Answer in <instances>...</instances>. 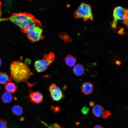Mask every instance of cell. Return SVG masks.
Returning a JSON list of instances; mask_svg holds the SVG:
<instances>
[{
  "label": "cell",
  "mask_w": 128,
  "mask_h": 128,
  "mask_svg": "<svg viewBox=\"0 0 128 128\" xmlns=\"http://www.w3.org/2000/svg\"><path fill=\"white\" fill-rule=\"evenodd\" d=\"M2 63V60L1 59V58H0V67L1 66Z\"/></svg>",
  "instance_id": "484cf974"
},
{
  "label": "cell",
  "mask_w": 128,
  "mask_h": 128,
  "mask_svg": "<svg viewBox=\"0 0 128 128\" xmlns=\"http://www.w3.org/2000/svg\"><path fill=\"white\" fill-rule=\"evenodd\" d=\"M49 90L53 101H59L64 97L61 90L55 83H52L50 84L49 87Z\"/></svg>",
  "instance_id": "8992f818"
},
{
  "label": "cell",
  "mask_w": 128,
  "mask_h": 128,
  "mask_svg": "<svg viewBox=\"0 0 128 128\" xmlns=\"http://www.w3.org/2000/svg\"><path fill=\"white\" fill-rule=\"evenodd\" d=\"M17 87L14 83L11 82L7 83L5 86V88L7 92L14 93L17 89Z\"/></svg>",
  "instance_id": "7c38bea8"
},
{
  "label": "cell",
  "mask_w": 128,
  "mask_h": 128,
  "mask_svg": "<svg viewBox=\"0 0 128 128\" xmlns=\"http://www.w3.org/2000/svg\"><path fill=\"white\" fill-rule=\"evenodd\" d=\"M123 22L128 28V9H126L125 17Z\"/></svg>",
  "instance_id": "44dd1931"
},
{
  "label": "cell",
  "mask_w": 128,
  "mask_h": 128,
  "mask_svg": "<svg viewBox=\"0 0 128 128\" xmlns=\"http://www.w3.org/2000/svg\"><path fill=\"white\" fill-rule=\"evenodd\" d=\"M111 114V112L109 110H105L101 117L104 119L108 118L109 116Z\"/></svg>",
  "instance_id": "ffe728a7"
},
{
  "label": "cell",
  "mask_w": 128,
  "mask_h": 128,
  "mask_svg": "<svg viewBox=\"0 0 128 128\" xmlns=\"http://www.w3.org/2000/svg\"><path fill=\"white\" fill-rule=\"evenodd\" d=\"M59 36L65 42H69L72 41L71 38L65 32H62L59 33Z\"/></svg>",
  "instance_id": "e0dca14e"
},
{
  "label": "cell",
  "mask_w": 128,
  "mask_h": 128,
  "mask_svg": "<svg viewBox=\"0 0 128 128\" xmlns=\"http://www.w3.org/2000/svg\"><path fill=\"white\" fill-rule=\"evenodd\" d=\"M105 111L104 107L99 105H94L92 110L94 115L98 118L102 117Z\"/></svg>",
  "instance_id": "30bf717a"
},
{
  "label": "cell",
  "mask_w": 128,
  "mask_h": 128,
  "mask_svg": "<svg viewBox=\"0 0 128 128\" xmlns=\"http://www.w3.org/2000/svg\"><path fill=\"white\" fill-rule=\"evenodd\" d=\"M77 60L76 58L70 55H67L65 58V62L68 66H73L76 62Z\"/></svg>",
  "instance_id": "4fadbf2b"
},
{
  "label": "cell",
  "mask_w": 128,
  "mask_h": 128,
  "mask_svg": "<svg viewBox=\"0 0 128 128\" xmlns=\"http://www.w3.org/2000/svg\"><path fill=\"white\" fill-rule=\"evenodd\" d=\"M1 2L0 1V20L1 18H0L1 16Z\"/></svg>",
  "instance_id": "d4e9b609"
},
{
  "label": "cell",
  "mask_w": 128,
  "mask_h": 128,
  "mask_svg": "<svg viewBox=\"0 0 128 128\" xmlns=\"http://www.w3.org/2000/svg\"><path fill=\"white\" fill-rule=\"evenodd\" d=\"M11 111L12 113L15 115L20 116L22 115L23 112L22 108L18 105H14L12 107Z\"/></svg>",
  "instance_id": "9a60e30c"
},
{
  "label": "cell",
  "mask_w": 128,
  "mask_h": 128,
  "mask_svg": "<svg viewBox=\"0 0 128 128\" xmlns=\"http://www.w3.org/2000/svg\"><path fill=\"white\" fill-rule=\"evenodd\" d=\"M11 80L7 73L5 72H0V84H4Z\"/></svg>",
  "instance_id": "2e32d148"
},
{
  "label": "cell",
  "mask_w": 128,
  "mask_h": 128,
  "mask_svg": "<svg viewBox=\"0 0 128 128\" xmlns=\"http://www.w3.org/2000/svg\"><path fill=\"white\" fill-rule=\"evenodd\" d=\"M126 9L119 6L115 8L113 13L114 19L117 21L118 20H124L125 17Z\"/></svg>",
  "instance_id": "52a82bcc"
},
{
  "label": "cell",
  "mask_w": 128,
  "mask_h": 128,
  "mask_svg": "<svg viewBox=\"0 0 128 128\" xmlns=\"http://www.w3.org/2000/svg\"><path fill=\"white\" fill-rule=\"evenodd\" d=\"M7 123L6 120L0 119V128H7Z\"/></svg>",
  "instance_id": "d6986e66"
},
{
  "label": "cell",
  "mask_w": 128,
  "mask_h": 128,
  "mask_svg": "<svg viewBox=\"0 0 128 128\" xmlns=\"http://www.w3.org/2000/svg\"><path fill=\"white\" fill-rule=\"evenodd\" d=\"M89 111V109L86 106L83 107L81 110L82 113L86 115L87 114Z\"/></svg>",
  "instance_id": "7402d4cb"
},
{
  "label": "cell",
  "mask_w": 128,
  "mask_h": 128,
  "mask_svg": "<svg viewBox=\"0 0 128 128\" xmlns=\"http://www.w3.org/2000/svg\"><path fill=\"white\" fill-rule=\"evenodd\" d=\"M93 128H104L102 126L99 125H96Z\"/></svg>",
  "instance_id": "603a6c76"
},
{
  "label": "cell",
  "mask_w": 128,
  "mask_h": 128,
  "mask_svg": "<svg viewBox=\"0 0 128 128\" xmlns=\"http://www.w3.org/2000/svg\"><path fill=\"white\" fill-rule=\"evenodd\" d=\"M40 120L43 125L47 128H64L57 123H55L49 125L44 121Z\"/></svg>",
  "instance_id": "ac0fdd59"
},
{
  "label": "cell",
  "mask_w": 128,
  "mask_h": 128,
  "mask_svg": "<svg viewBox=\"0 0 128 128\" xmlns=\"http://www.w3.org/2000/svg\"><path fill=\"white\" fill-rule=\"evenodd\" d=\"M94 103L92 101H91L89 103V105L91 107L94 106Z\"/></svg>",
  "instance_id": "cb8c5ba5"
},
{
  "label": "cell",
  "mask_w": 128,
  "mask_h": 128,
  "mask_svg": "<svg viewBox=\"0 0 128 128\" xmlns=\"http://www.w3.org/2000/svg\"><path fill=\"white\" fill-rule=\"evenodd\" d=\"M73 71L76 75L80 76L82 75L85 71V68L82 64H77L74 66L73 69Z\"/></svg>",
  "instance_id": "8fae6325"
},
{
  "label": "cell",
  "mask_w": 128,
  "mask_h": 128,
  "mask_svg": "<svg viewBox=\"0 0 128 128\" xmlns=\"http://www.w3.org/2000/svg\"><path fill=\"white\" fill-rule=\"evenodd\" d=\"M93 88V84L89 82L84 83L81 87L82 92L87 95H90L92 92Z\"/></svg>",
  "instance_id": "9c48e42d"
},
{
  "label": "cell",
  "mask_w": 128,
  "mask_h": 128,
  "mask_svg": "<svg viewBox=\"0 0 128 128\" xmlns=\"http://www.w3.org/2000/svg\"><path fill=\"white\" fill-rule=\"evenodd\" d=\"M26 33L28 39L33 42L39 41L43 37V29L41 25H36L32 27Z\"/></svg>",
  "instance_id": "5b68a950"
},
{
  "label": "cell",
  "mask_w": 128,
  "mask_h": 128,
  "mask_svg": "<svg viewBox=\"0 0 128 128\" xmlns=\"http://www.w3.org/2000/svg\"><path fill=\"white\" fill-rule=\"evenodd\" d=\"M10 70L11 78L17 83L27 82L32 74L27 64L19 61L12 62Z\"/></svg>",
  "instance_id": "7a4b0ae2"
},
{
  "label": "cell",
  "mask_w": 128,
  "mask_h": 128,
  "mask_svg": "<svg viewBox=\"0 0 128 128\" xmlns=\"http://www.w3.org/2000/svg\"><path fill=\"white\" fill-rule=\"evenodd\" d=\"M31 101L32 103L38 104L41 103L43 99V96L41 93L38 91H30L29 95Z\"/></svg>",
  "instance_id": "ba28073f"
},
{
  "label": "cell",
  "mask_w": 128,
  "mask_h": 128,
  "mask_svg": "<svg viewBox=\"0 0 128 128\" xmlns=\"http://www.w3.org/2000/svg\"><path fill=\"white\" fill-rule=\"evenodd\" d=\"M74 15L76 18H81L84 21L89 19L92 20L94 19L91 4L84 2L80 4L74 11Z\"/></svg>",
  "instance_id": "3957f363"
},
{
  "label": "cell",
  "mask_w": 128,
  "mask_h": 128,
  "mask_svg": "<svg viewBox=\"0 0 128 128\" xmlns=\"http://www.w3.org/2000/svg\"><path fill=\"white\" fill-rule=\"evenodd\" d=\"M7 19L19 27L23 32L25 33L33 26L41 25L39 20L28 13H14Z\"/></svg>",
  "instance_id": "6da1fadb"
},
{
  "label": "cell",
  "mask_w": 128,
  "mask_h": 128,
  "mask_svg": "<svg viewBox=\"0 0 128 128\" xmlns=\"http://www.w3.org/2000/svg\"><path fill=\"white\" fill-rule=\"evenodd\" d=\"M55 55L53 52L44 55L41 59L38 60L35 62L34 66L36 71L38 72L44 71L54 61Z\"/></svg>",
  "instance_id": "277c9868"
},
{
  "label": "cell",
  "mask_w": 128,
  "mask_h": 128,
  "mask_svg": "<svg viewBox=\"0 0 128 128\" xmlns=\"http://www.w3.org/2000/svg\"><path fill=\"white\" fill-rule=\"evenodd\" d=\"M1 98L3 102L6 104L11 103L13 99L12 95L10 93L7 92H4L2 94Z\"/></svg>",
  "instance_id": "5bb4252c"
}]
</instances>
